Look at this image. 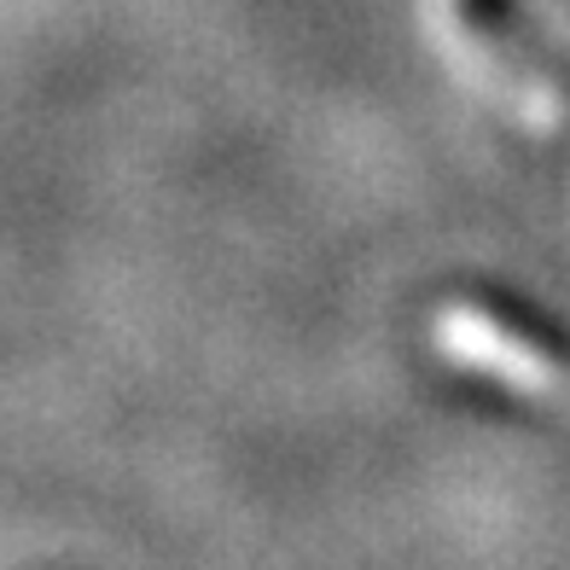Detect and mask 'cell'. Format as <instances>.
Here are the masks:
<instances>
[{
    "instance_id": "6da1fadb",
    "label": "cell",
    "mask_w": 570,
    "mask_h": 570,
    "mask_svg": "<svg viewBox=\"0 0 570 570\" xmlns=\"http://www.w3.org/2000/svg\"><path fill=\"white\" fill-rule=\"evenodd\" d=\"M436 338H443V350L454 361H465V367H478L501 384H518L530 396H570V344L548 338L530 321L460 303L436 321Z\"/></svg>"
}]
</instances>
